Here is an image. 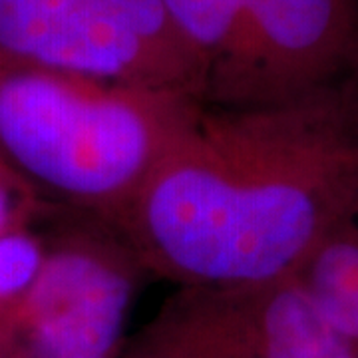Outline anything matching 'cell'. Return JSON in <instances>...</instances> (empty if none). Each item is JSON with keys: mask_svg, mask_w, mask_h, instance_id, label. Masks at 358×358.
I'll return each mask as SVG.
<instances>
[{"mask_svg": "<svg viewBox=\"0 0 358 358\" xmlns=\"http://www.w3.org/2000/svg\"><path fill=\"white\" fill-rule=\"evenodd\" d=\"M358 217V103L334 84L282 102L201 100L120 235L181 287L294 277Z\"/></svg>", "mask_w": 358, "mask_h": 358, "instance_id": "1", "label": "cell"}, {"mask_svg": "<svg viewBox=\"0 0 358 358\" xmlns=\"http://www.w3.org/2000/svg\"><path fill=\"white\" fill-rule=\"evenodd\" d=\"M199 103L0 56V162L42 201L120 231Z\"/></svg>", "mask_w": 358, "mask_h": 358, "instance_id": "2", "label": "cell"}, {"mask_svg": "<svg viewBox=\"0 0 358 358\" xmlns=\"http://www.w3.org/2000/svg\"><path fill=\"white\" fill-rule=\"evenodd\" d=\"M0 56L203 98L205 64L162 0H0Z\"/></svg>", "mask_w": 358, "mask_h": 358, "instance_id": "3", "label": "cell"}, {"mask_svg": "<svg viewBox=\"0 0 358 358\" xmlns=\"http://www.w3.org/2000/svg\"><path fill=\"white\" fill-rule=\"evenodd\" d=\"M46 243L34 281L0 307L14 358H117L143 267L110 225L74 213Z\"/></svg>", "mask_w": 358, "mask_h": 358, "instance_id": "4", "label": "cell"}, {"mask_svg": "<svg viewBox=\"0 0 358 358\" xmlns=\"http://www.w3.org/2000/svg\"><path fill=\"white\" fill-rule=\"evenodd\" d=\"M117 358H358L294 277L255 287H179Z\"/></svg>", "mask_w": 358, "mask_h": 358, "instance_id": "5", "label": "cell"}, {"mask_svg": "<svg viewBox=\"0 0 358 358\" xmlns=\"http://www.w3.org/2000/svg\"><path fill=\"white\" fill-rule=\"evenodd\" d=\"M357 38V0H249L203 102H282L333 84Z\"/></svg>", "mask_w": 358, "mask_h": 358, "instance_id": "6", "label": "cell"}, {"mask_svg": "<svg viewBox=\"0 0 358 358\" xmlns=\"http://www.w3.org/2000/svg\"><path fill=\"white\" fill-rule=\"evenodd\" d=\"M249 0H162L167 16L181 38L205 64H211L227 50Z\"/></svg>", "mask_w": 358, "mask_h": 358, "instance_id": "7", "label": "cell"}, {"mask_svg": "<svg viewBox=\"0 0 358 358\" xmlns=\"http://www.w3.org/2000/svg\"><path fill=\"white\" fill-rule=\"evenodd\" d=\"M46 253V241L30 229L0 237V307L34 281Z\"/></svg>", "mask_w": 358, "mask_h": 358, "instance_id": "8", "label": "cell"}, {"mask_svg": "<svg viewBox=\"0 0 358 358\" xmlns=\"http://www.w3.org/2000/svg\"><path fill=\"white\" fill-rule=\"evenodd\" d=\"M50 205L42 201L24 179L0 162V237L14 231L30 229Z\"/></svg>", "mask_w": 358, "mask_h": 358, "instance_id": "9", "label": "cell"}, {"mask_svg": "<svg viewBox=\"0 0 358 358\" xmlns=\"http://www.w3.org/2000/svg\"><path fill=\"white\" fill-rule=\"evenodd\" d=\"M0 358H14V357L13 355H8L6 350H2V348H0Z\"/></svg>", "mask_w": 358, "mask_h": 358, "instance_id": "10", "label": "cell"}]
</instances>
